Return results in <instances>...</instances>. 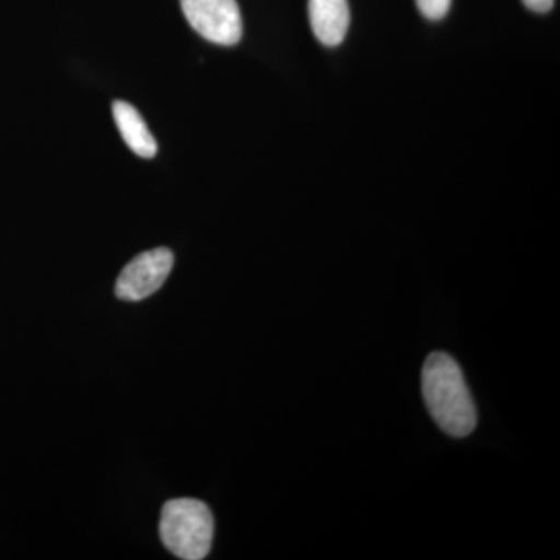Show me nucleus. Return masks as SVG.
<instances>
[{
  "label": "nucleus",
  "mask_w": 560,
  "mask_h": 560,
  "mask_svg": "<svg viewBox=\"0 0 560 560\" xmlns=\"http://www.w3.org/2000/svg\"><path fill=\"white\" fill-rule=\"evenodd\" d=\"M213 529L212 512L200 500H172L162 508L161 540L176 558L205 559L212 548Z\"/></svg>",
  "instance_id": "obj_2"
},
{
  "label": "nucleus",
  "mask_w": 560,
  "mask_h": 560,
  "mask_svg": "<svg viewBox=\"0 0 560 560\" xmlns=\"http://www.w3.org/2000/svg\"><path fill=\"white\" fill-rule=\"evenodd\" d=\"M184 16L202 38L219 46H235L243 35L237 0H180Z\"/></svg>",
  "instance_id": "obj_3"
},
{
  "label": "nucleus",
  "mask_w": 560,
  "mask_h": 560,
  "mask_svg": "<svg viewBox=\"0 0 560 560\" xmlns=\"http://www.w3.org/2000/svg\"><path fill=\"white\" fill-rule=\"evenodd\" d=\"M420 13L430 21H440L448 13L452 0H416Z\"/></svg>",
  "instance_id": "obj_7"
},
{
  "label": "nucleus",
  "mask_w": 560,
  "mask_h": 560,
  "mask_svg": "<svg viewBox=\"0 0 560 560\" xmlns=\"http://www.w3.org/2000/svg\"><path fill=\"white\" fill-rule=\"evenodd\" d=\"M173 253L156 248L139 254L124 268L116 283V294L121 301L139 302L156 293L164 285L173 268Z\"/></svg>",
  "instance_id": "obj_4"
},
{
  "label": "nucleus",
  "mask_w": 560,
  "mask_h": 560,
  "mask_svg": "<svg viewBox=\"0 0 560 560\" xmlns=\"http://www.w3.org/2000/svg\"><path fill=\"white\" fill-rule=\"evenodd\" d=\"M308 16L320 44L337 47L345 40L350 24L348 0H308Z\"/></svg>",
  "instance_id": "obj_5"
},
{
  "label": "nucleus",
  "mask_w": 560,
  "mask_h": 560,
  "mask_svg": "<svg viewBox=\"0 0 560 560\" xmlns=\"http://www.w3.org/2000/svg\"><path fill=\"white\" fill-rule=\"evenodd\" d=\"M422 393L431 418L453 438L469 436L477 410L459 364L448 353H431L423 364Z\"/></svg>",
  "instance_id": "obj_1"
},
{
  "label": "nucleus",
  "mask_w": 560,
  "mask_h": 560,
  "mask_svg": "<svg viewBox=\"0 0 560 560\" xmlns=\"http://www.w3.org/2000/svg\"><path fill=\"white\" fill-rule=\"evenodd\" d=\"M114 121L119 128L121 138L130 147L132 153L140 158L151 160L156 156L158 143L151 135L145 120L140 116L138 109L127 102L113 103Z\"/></svg>",
  "instance_id": "obj_6"
},
{
  "label": "nucleus",
  "mask_w": 560,
  "mask_h": 560,
  "mask_svg": "<svg viewBox=\"0 0 560 560\" xmlns=\"http://www.w3.org/2000/svg\"><path fill=\"white\" fill-rule=\"evenodd\" d=\"M526 7L534 13H548L555 7V0H523Z\"/></svg>",
  "instance_id": "obj_8"
}]
</instances>
